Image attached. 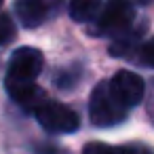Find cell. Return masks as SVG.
I'll return each instance as SVG.
<instances>
[{
	"mask_svg": "<svg viewBox=\"0 0 154 154\" xmlns=\"http://www.w3.org/2000/svg\"><path fill=\"white\" fill-rule=\"evenodd\" d=\"M103 7V0H70V17L78 23L93 21Z\"/></svg>",
	"mask_w": 154,
	"mask_h": 154,
	"instance_id": "obj_7",
	"label": "cell"
},
{
	"mask_svg": "<svg viewBox=\"0 0 154 154\" xmlns=\"http://www.w3.org/2000/svg\"><path fill=\"white\" fill-rule=\"evenodd\" d=\"M89 114L95 127H114L120 120H125L127 108L116 99V95L110 89V82H99L91 93Z\"/></svg>",
	"mask_w": 154,
	"mask_h": 154,
	"instance_id": "obj_2",
	"label": "cell"
},
{
	"mask_svg": "<svg viewBox=\"0 0 154 154\" xmlns=\"http://www.w3.org/2000/svg\"><path fill=\"white\" fill-rule=\"evenodd\" d=\"M110 89L112 93L116 95V99L129 110L133 106H137L143 97V80L141 76H137L135 72H129V70H120L116 72L110 80Z\"/></svg>",
	"mask_w": 154,
	"mask_h": 154,
	"instance_id": "obj_5",
	"label": "cell"
},
{
	"mask_svg": "<svg viewBox=\"0 0 154 154\" xmlns=\"http://www.w3.org/2000/svg\"><path fill=\"white\" fill-rule=\"evenodd\" d=\"M150 0H108L103 11L97 15L95 34H120L133 23V15L137 7H146Z\"/></svg>",
	"mask_w": 154,
	"mask_h": 154,
	"instance_id": "obj_1",
	"label": "cell"
},
{
	"mask_svg": "<svg viewBox=\"0 0 154 154\" xmlns=\"http://www.w3.org/2000/svg\"><path fill=\"white\" fill-rule=\"evenodd\" d=\"M116 154H152V152L146 150L143 146H125V148H118Z\"/></svg>",
	"mask_w": 154,
	"mask_h": 154,
	"instance_id": "obj_11",
	"label": "cell"
},
{
	"mask_svg": "<svg viewBox=\"0 0 154 154\" xmlns=\"http://www.w3.org/2000/svg\"><path fill=\"white\" fill-rule=\"evenodd\" d=\"M34 112H36V118L42 125V129L49 133H72L80 125V116L74 110H70L68 106L57 103V101L45 99Z\"/></svg>",
	"mask_w": 154,
	"mask_h": 154,
	"instance_id": "obj_3",
	"label": "cell"
},
{
	"mask_svg": "<svg viewBox=\"0 0 154 154\" xmlns=\"http://www.w3.org/2000/svg\"><path fill=\"white\" fill-rule=\"evenodd\" d=\"M139 59H141L146 66L154 68V38H150V40L139 49Z\"/></svg>",
	"mask_w": 154,
	"mask_h": 154,
	"instance_id": "obj_10",
	"label": "cell"
},
{
	"mask_svg": "<svg viewBox=\"0 0 154 154\" xmlns=\"http://www.w3.org/2000/svg\"><path fill=\"white\" fill-rule=\"evenodd\" d=\"M42 66H45V59L38 49L21 47L9 59L7 80H36L38 74L42 72Z\"/></svg>",
	"mask_w": 154,
	"mask_h": 154,
	"instance_id": "obj_4",
	"label": "cell"
},
{
	"mask_svg": "<svg viewBox=\"0 0 154 154\" xmlns=\"http://www.w3.org/2000/svg\"><path fill=\"white\" fill-rule=\"evenodd\" d=\"M0 5H2V0H0Z\"/></svg>",
	"mask_w": 154,
	"mask_h": 154,
	"instance_id": "obj_12",
	"label": "cell"
},
{
	"mask_svg": "<svg viewBox=\"0 0 154 154\" xmlns=\"http://www.w3.org/2000/svg\"><path fill=\"white\" fill-rule=\"evenodd\" d=\"M15 11L23 28H38L51 13V0H15Z\"/></svg>",
	"mask_w": 154,
	"mask_h": 154,
	"instance_id": "obj_6",
	"label": "cell"
},
{
	"mask_svg": "<svg viewBox=\"0 0 154 154\" xmlns=\"http://www.w3.org/2000/svg\"><path fill=\"white\" fill-rule=\"evenodd\" d=\"M13 38H15V23L11 21L9 15L0 13V47L11 42Z\"/></svg>",
	"mask_w": 154,
	"mask_h": 154,
	"instance_id": "obj_8",
	"label": "cell"
},
{
	"mask_svg": "<svg viewBox=\"0 0 154 154\" xmlns=\"http://www.w3.org/2000/svg\"><path fill=\"white\" fill-rule=\"evenodd\" d=\"M116 150H118V148H112V146H108V143L91 141V143H87V146H85L82 154H116Z\"/></svg>",
	"mask_w": 154,
	"mask_h": 154,
	"instance_id": "obj_9",
	"label": "cell"
}]
</instances>
